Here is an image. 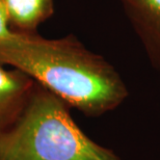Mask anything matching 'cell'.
<instances>
[{"label": "cell", "instance_id": "cell-5", "mask_svg": "<svg viewBox=\"0 0 160 160\" xmlns=\"http://www.w3.org/2000/svg\"><path fill=\"white\" fill-rule=\"evenodd\" d=\"M12 31L37 32L39 25L54 14V0H2Z\"/></svg>", "mask_w": 160, "mask_h": 160}, {"label": "cell", "instance_id": "cell-4", "mask_svg": "<svg viewBox=\"0 0 160 160\" xmlns=\"http://www.w3.org/2000/svg\"><path fill=\"white\" fill-rule=\"evenodd\" d=\"M0 63V137L18 120L36 82L17 69Z\"/></svg>", "mask_w": 160, "mask_h": 160}, {"label": "cell", "instance_id": "cell-3", "mask_svg": "<svg viewBox=\"0 0 160 160\" xmlns=\"http://www.w3.org/2000/svg\"><path fill=\"white\" fill-rule=\"evenodd\" d=\"M153 68L160 73V0H121Z\"/></svg>", "mask_w": 160, "mask_h": 160}, {"label": "cell", "instance_id": "cell-2", "mask_svg": "<svg viewBox=\"0 0 160 160\" xmlns=\"http://www.w3.org/2000/svg\"><path fill=\"white\" fill-rule=\"evenodd\" d=\"M0 160H122L80 129L65 101L36 82L23 111L0 137Z\"/></svg>", "mask_w": 160, "mask_h": 160}, {"label": "cell", "instance_id": "cell-6", "mask_svg": "<svg viewBox=\"0 0 160 160\" xmlns=\"http://www.w3.org/2000/svg\"><path fill=\"white\" fill-rule=\"evenodd\" d=\"M9 33H12V30L8 25V15L2 0H0V38H4Z\"/></svg>", "mask_w": 160, "mask_h": 160}, {"label": "cell", "instance_id": "cell-1", "mask_svg": "<svg viewBox=\"0 0 160 160\" xmlns=\"http://www.w3.org/2000/svg\"><path fill=\"white\" fill-rule=\"evenodd\" d=\"M0 63L23 72L88 118L117 109L129 96L118 70L73 34L46 39L12 31L0 38Z\"/></svg>", "mask_w": 160, "mask_h": 160}]
</instances>
